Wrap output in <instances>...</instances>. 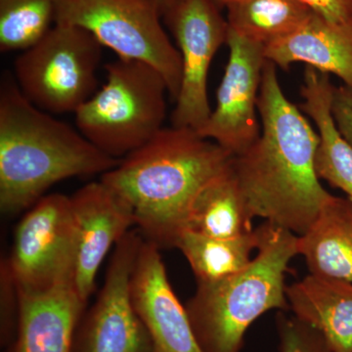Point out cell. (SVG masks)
<instances>
[{
  "instance_id": "obj_14",
  "label": "cell",
  "mask_w": 352,
  "mask_h": 352,
  "mask_svg": "<svg viewBox=\"0 0 352 352\" xmlns=\"http://www.w3.org/2000/svg\"><path fill=\"white\" fill-rule=\"evenodd\" d=\"M19 294L17 333L6 352H73L87 305L76 293L73 280L46 291L19 289Z\"/></svg>"
},
{
  "instance_id": "obj_6",
  "label": "cell",
  "mask_w": 352,
  "mask_h": 352,
  "mask_svg": "<svg viewBox=\"0 0 352 352\" xmlns=\"http://www.w3.org/2000/svg\"><path fill=\"white\" fill-rule=\"evenodd\" d=\"M102 47L87 30L55 24L21 51L15 61L16 82L41 110L75 113L96 94Z\"/></svg>"
},
{
  "instance_id": "obj_4",
  "label": "cell",
  "mask_w": 352,
  "mask_h": 352,
  "mask_svg": "<svg viewBox=\"0 0 352 352\" xmlns=\"http://www.w3.org/2000/svg\"><path fill=\"white\" fill-rule=\"evenodd\" d=\"M256 258L219 281L198 283L185 305L205 352H241L247 331L270 310L289 309L285 277L298 236L265 221Z\"/></svg>"
},
{
  "instance_id": "obj_25",
  "label": "cell",
  "mask_w": 352,
  "mask_h": 352,
  "mask_svg": "<svg viewBox=\"0 0 352 352\" xmlns=\"http://www.w3.org/2000/svg\"><path fill=\"white\" fill-rule=\"evenodd\" d=\"M332 115L342 135L352 145V89L346 85L333 87Z\"/></svg>"
},
{
  "instance_id": "obj_15",
  "label": "cell",
  "mask_w": 352,
  "mask_h": 352,
  "mask_svg": "<svg viewBox=\"0 0 352 352\" xmlns=\"http://www.w3.org/2000/svg\"><path fill=\"white\" fill-rule=\"evenodd\" d=\"M264 55L283 71L305 63L333 74L352 89V24H333L314 13L293 34L264 46Z\"/></svg>"
},
{
  "instance_id": "obj_20",
  "label": "cell",
  "mask_w": 352,
  "mask_h": 352,
  "mask_svg": "<svg viewBox=\"0 0 352 352\" xmlns=\"http://www.w3.org/2000/svg\"><path fill=\"white\" fill-rule=\"evenodd\" d=\"M261 227L239 237L219 239L184 230L175 248L182 252L194 272L197 283L219 281L242 270L258 250Z\"/></svg>"
},
{
  "instance_id": "obj_12",
  "label": "cell",
  "mask_w": 352,
  "mask_h": 352,
  "mask_svg": "<svg viewBox=\"0 0 352 352\" xmlns=\"http://www.w3.org/2000/svg\"><path fill=\"white\" fill-rule=\"evenodd\" d=\"M76 234L74 284L82 302L95 289L96 275L113 245L136 226L131 208L103 182H91L69 197Z\"/></svg>"
},
{
  "instance_id": "obj_3",
  "label": "cell",
  "mask_w": 352,
  "mask_h": 352,
  "mask_svg": "<svg viewBox=\"0 0 352 352\" xmlns=\"http://www.w3.org/2000/svg\"><path fill=\"white\" fill-rule=\"evenodd\" d=\"M120 160L100 151L76 131L34 106L15 78L0 88V208L14 215L29 210L55 183L104 175Z\"/></svg>"
},
{
  "instance_id": "obj_11",
  "label": "cell",
  "mask_w": 352,
  "mask_h": 352,
  "mask_svg": "<svg viewBox=\"0 0 352 352\" xmlns=\"http://www.w3.org/2000/svg\"><path fill=\"white\" fill-rule=\"evenodd\" d=\"M229 59L217 94V107L196 131L234 155L242 154L261 135L256 112L266 60L264 45L229 29Z\"/></svg>"
},
{
  "instance_id": "obj_5",
  "label": "cell",
  "mask_w": 352,
  "mask_h": 352,
  "mask_svg": "<svg viewBox=\"0 0 352 352\" xmlns=\"http://www.w3.org/2000/svg\"><path fill=\"white\" fill-rule=\"evenodd\" d=\"M105 69L107 80L76 111V126L100 151L122 160L164 129L168 88L144 62L118 58Z\"/></svg>"
},
{
  "instance_id": "obj_24",
  "label": "cell",
  "mask_w": 352,
  "mask_h": 352,
  "mask_svg": "<svg viewBox=\"0 0 352 352\" xmlns=\"http://www.w3.org/2000/svg\"><path fill=\"white\" fill-rule=\"evenodd\" d=\"M20 315V294L8 259L0 263V344L6 349L17 333Z\"/></svg>"
},
{
  "instance_id": "obj_9",
  "label": "cell",
  "mask_w": 352,
  "mask_h": 352,
  "mask_svg": "<svg viewBox=\"0 0 352 352\" xmlns=\"http://www.w3.org/2000/svg\"><path fill=\"white\" fill-rule=\"evenodd\" d=\"M75 256L69 197L59 193L43 196L21 219L7 258L18 288L34 293L74 281Z\"/></svg>"
},
{
  "instance_id": "obj_22",
  "label": "cell",
  "mask_w": 352,
  "mask_h": 352,
  "mask_svg": "<svg viewBox=\"0 0 352 352\" xmlns=\"http://www.w3.org/2000/svg\"><path fill=\"white\" fill-rule=\"evenodd\" d=\"M59 0H0V50L24 51L56 23Z\"/></svg>"
},
{
  "instance_id": "obj_21",
  "label": "cell",
  "mask_w": 352,
  "mask_h": 352,
  "mask_svg": "<svg viewBox=\"0 0 352 352\" xmlns=\"http://www.w3.org/2000/svg\"><path fill=\"white\" fill-rule=\"evenodd\" d=\"M226 8L229 29L264 46L293 34L314 15L302 0H237Z\"/></svg>"
},
{
  "instance_id": "obj_2",
  "label": "cell",
  "mask_w": 352,
  "mask_h": 352,
  "mask_svg": "<svg viewBox=\"0 0 352 352\" xmlns=\"http://www.w3.org/2000/svg\"><path fill=\"white\" fill-rule=\"evenodd\" d=\"M233 157L195 129L173 126L122 157L101 182L131 208L146 240L175 248L197 194L228 170Z\"/></svg>"
},
{
  "instance_id": "obj_10",
  "label": "cell",
  "mask_w": 352,
  "mask_h": 352,
  "mask_svg": "<svg viewBox=\"0 0 352 352\" xmlns=\"http://www.w3.org/2000/svg\"><path fill=\"white\" fill-rule=\"evenodd\" d=\"M143 237L129 231L115 245L105 281L76 329L73 352H150L151 339L131 298Z\"/></svg>"
},
{
  "instance_id": "obj_16",
  "label": "cell",
  "mask_w": 352,
  "mask_h": 352,
  "mask_svg": "<svg viewBox=\"0 0 352 352\" xmlns=\"http://www.w3.org/2000/svg\"><path fill=\"white\" fill-rule=\"evenodd\" d=\"M289 310L327 340L332 352H352V283L309 274L286 288Z\"/></svg>"
},
{
  "instance_id": "obj_27",
  "label": "cell",
  "mask_w": 352,
  "mask_h": 352,
  "mask_svg": "<svg viewBox=\"0 0 352 352\" xmlns=\"http://www.w3.org/2000/svg\"><path fill=\"white\" fill-rule=\"evenodd\" d=\"M214 1L221 9L222 7H227L229 4L233 3V2L237 1V0H214Z\"/></svg>"
},
{
  "instance_id": "obj_17",
  "label": "cell",
  "mask_w": 352,
  "mask_h": 352,
  "mask_svg": "<svg viewBox=\"0 0 352 352\" xmlns=\"http://www.w3.org/2000/svg\"><path fill=\"white\" fill-rule=\"evenodd\" d=\"M333 85L329 74L305 67L303 74L302 111L318 129L319 144L315 170L320 179L340 189L352 201V145L342 135L332 115Z\"/></svg>"
},
{
  "instance_id": "obj_18",
  "label": "cell",
  "mask_w": 352,
  "mask_h": 352,
  "mask_svg": "<svg viewBox=\"0 0 352 352\" xmlns=\"http://www.w3.org/2000/svg\"><path fill=\"white\" fill-rule=\"evenodd\" d=\"M298 252L311 274L352 283V201L331 194L314 224L298 236Z\"/></svg>"
},
{
  "instance_id": "obj_8",
  "label": "cell",
  "mask_w": 352,
  "mask_h": 352,
  "mask_svg": "<svg viewBox=\"0 0 352 352\" xmlns=\"http://www.w3.org/2000/svg\"><path fill=\"white\" fill-rule=\"evenodd\" d=\"M161 11L182 61L173 126L198 131L212 111L208 97V72L214 55L227 43L228 23L214 0H173Z\"/></svg>"
},
{
  "instance_id": "obj_13",
  "label": "cell",
  "mask_w": 352,
  "mask_h": 352,
  "mask_svg": "<svg viewBox=\"0 0 352 352\" xmlns=\"http://www.w3.org/2000/svg\"><path fill=\"white\" fill-rule=\"evenodd\" d=\"M131 298L150 339V352H205L166 273L161 248L143 240L131 276Z\"/></svg>"
},
{
  "instance_id": "obj_26",
  "label": "cell",
  "mask_w": 352,
  "mask_h": 352,
  "mask_svg": "<svg viewBox=\"0 0 352 352\" xmlns=\"http://www.w3.org/2000/svg\"><path fill=\"white\" fill-rule=\"evenodd\" d=\"M315 14L333 24H352V0H302Z\"/></svg>"
},
{
  "instance_id": "obj_7",
  "label": "cell",
  "mask_w": 352,
  "mask_h": 352,
  "mask_svg": "<svg viewBox=\"0 0 352 352\" xmlns=\"http://www.w3.org/2000/svg\"><path fill=\"white\" fill-rule=\"evenodd\" d=\"M161 18L157 0H59L55 24L82 28L118 58L154 67L175 100L182 85V56Z\"/></svg>"
},
{
  "instance_id": "obj_1",
  "label": "cell",
  "mask_w": 352,
  "mask_h": 352,
  "mask_svg": "<svg viewBox=\"0 0 352 352\" xmlns=\"http://www.w3.org/2000/svg\"><path fill=\"white\" fill-rule=\"evenodd\" d=\"M261 132L234 156L232 171L252 219L302 236L331 194L315 170L318 133L287 98L276 66L266 61L258 101Z\"/></svg>"
},
{
  "instance_id": "obj_28",
  "label": "cell",
  "mask_w": 352,
  "mask_h": 352,
  "mask_svg": "<svg viewBox=\"0 0 352 352\" xmlns=\"http://www.w3.org/2000/svg\"><path fill=\"white\" fill-rule=\"evenodd\" d=\"M157 2H159L160 7H161V10L163 7L168 6V4L171 3V2L173 1V0H157Z\"/></svg>"
},
{
  "instance_id": "obj_23",
  "label": "cell",
  "mask_w": 352,
  "mask_h": 352,
  "mask_svg": "<svg viewBox=\"0 0 352 352\" xmlns=\"http://www.w3.org/2000/svg\"><path fill=\"white\" fill-rule=\"evenodd\" d=\"M279 352H332L327 340L296 317L280 312L276 317Z\"/></svg>"
},
{
  "instance_id": "obj_19",
  "label": "cell",
  "mask_w": 352,
  "mask_h": 352,
  "mask_svg": "<svg viewBox=\"0 0 352 352\" xmlns=\"http://www.w3.org/2000/svg\"><path fill=\"white\" fill-rule=\"evenodd\" d=\"M252 219L231 164L197 194L190 206L184 230L229 239L252 232Z\"/></svg>"
}]
</instances>
